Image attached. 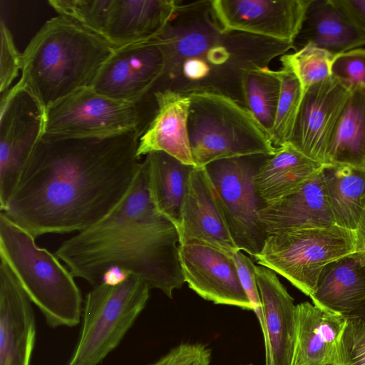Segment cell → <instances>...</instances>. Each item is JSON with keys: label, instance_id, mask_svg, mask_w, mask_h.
<instances>
[{"label": "cell", "instance_id": "obj_1", "mask_svg": "<svg viewBox=\"0 0 365 365\" xmlns=\"http://www.w3.org/2000/svg\"><path fill=\"white\" fill-rule=\"evenodd\" d=\"M143 133L41 138L5 207L9 219L35 239L81 232L110 214L130 190L142 165Z\"/></svg>", "mask_w": 365, "mask_h": 365}, {"label": "cell", "instance_id": "obj_2", "mask_svg": "<svg viewBox=\"0 0 365 365\" xmlns=\"http://www.w3.org/2000/svg\"><path fill=\"white\" fill-rule=\"evenodd\" d=\"M55 255L74 277L93 287L112 271L135 276L170 298L185 282L178 232L151 201L143 160L122 202L101 220L63 241Z\"/></svg>", "mask_w": 365, "mask_h": 365}, {"label": "cell", "instance_id": "obj_3", "mask_svg": "<svg viewBox=\"0 0 365 365\" xmlns=\"http://www.w3.org/2000/svg\"><path fill=\"white\" fill-rule=\"evenodd\" d=\"M165 66L152 93L215 92L244 103L242 83L250 71L268 67L294 44L224 30L210 1L182 4L156 37Z\"/></svg>", "mask_w": 365, "mask_h": 365}, {"label": "cell", "instance_id": "obj_4", "mask_svg": "<svg viewBox=\"0 0 365 365\" xmlns=\"http://www.w3.org/2000/svg\"><path fill=\"white\" fill-rule=\"evenodd\" d=\"M115 47L63 16L48 20L22 53L21 78L26 89L46 110L85 88H92Z\"/></svg>", "mask_w": 365, "mask_h": 365}, {"label": "cell", "instance_id": "obj_5", "mask_svg": "<svg viewBox=\"0 0 365 365\" xmlns=\"http://www.w3.org/2000/svg\"><path fill=\"white\" fill-rule=\"evenodd\" d=\"M0 260L51 327H74L82 314V296L74 277L35 238L0 212Z\"/></svg>", "mask_w": 365, "mask_h": 365}, {"label": "cell", "instance_id": "obj_6", "mask_svg": "<svg viewBox=\"0 0 365 365\" xmlns=\"http://www.w3.org/2000/svg\"><path fill=\"white\" fill-rule=\"evenodd\" d=\"M188 96V132L196 167L224 159L275 153L277 148L269 135L243 104L215 92Z\"/></svg>", "mask_w": 365, "mask_h": 365}, {"label": "cell", "instance_id": "obj_7", "mask_svg": "<svg viewBox=\"0 0 365 365\" xmlns=\"http://www.w3.org/2000/svg\"><path fill=\"white\" fill-rule=\"evenodd\" d=\"M149 290L133 275L93 287L84 302L81 334L68 365H98L119 345L142 312Z\"/></svg>", "mask_w": 365, "mask_h": 365}, {"label": "cell", "instance_id": "obj_8", "mask_svg": "<svg viewBox=\"0 0 365 365\" xmlns=\"http://www.w3.org/2000/svg\"><path fill=\"white\" fill-rule=\"evenodd\" d=\"M155 110L153 94L130 102L108 98L92 88H85L46 110L41 138L106 137L133 130L143 134Z\"/></svg>", "mask_w": 365, "mask_h": 365}, {"label": "cell", "instance_id": "obj_9", "mask_svg": "<svg viewBox=\"0 0 365 365\" xmlns=\"http://www.w3.org/2000/svg\"><path fill=\"white\" fill-rule=\"evenodd\" d=\"M357 251L354 235L336 225L267 235L253 258L310 297L329 262Z\"/></svg>", "mask_w": 365, "mask_h": 365}, {"label": "cell", "instance_id": "obj_10", "mask_svg": "<svg viewBox=\"0 0 365 365\" xmlns=\"http://www.w3.org/2000/svg\"><path fill=\"white\" fill-rule=\"evenodd\" d=\"M268 156L224 159L205 166L235 245L252 257L261 251L267 237L259 217L264 205L257 195L254 176Z\"/></svg>", "mask_w": 365, "mask_h": 365}, {"label": "cell", "instance_id": "obj_11", "mask_svg": "<svg viewBox=\"0 0 365 365\" xmlns=\"http://www.w3.org/2000/svg\"><path fill=\"white\" fill-rule=\"evenodd\" d=\"M44 115L32 95L16 84L1 94V210L6 205L26 162L43 135Z\"/></svg>", "mask_w": 365, "mask_h": 365}, {"label": "cell", "instance_id": "obj_12", "mask_svg": "<svg viewBox=\"0 0 365 365\" xmlns=\"http://www.w3.org/2000/svg\"><path fill=\"white\" fill-rule=\"evenodd\" d=\"M311 0H211L224 30L293 43Z\"/></svg>", "mask_w": 365, "mask_h": 365}, {"label": "cell", "instance_id": "obj_13", "mask_svg": "<svg viewBox=\"0 0 365 365\" xmlns=\"http://www.w3.org/2000/svg\"><path fill=\"white\" fill-rule=\"evenodd\" d=\"M164 66L156 38L118 47L101 69L92 88L113 99L138 101L152 94Z\"/></svg>", "mask_w": 365, "mask_h": 365}, {"label": "cell", "instance_id": "obj_14", "mask_svg": "<svg viewBox=\"0 0 365 365\" xmlns=\"http://www.w3.org/2000/svg\"><path fill=\"white\" fill-rule=\"evenodd\" d=\"M350 90L331 76L306 89L288 143L312 160L325 165L327 149Z\"/></svg>", "mask_w": 365, "mask_h": 365}, {"label": "cell", "instance_id": "obj_15", "mask_svg": "<svg viewBox=\"0 0 365 365\" xmlns=\"http://www.w3.org/2000/svg\"><path fill=\"white\" fill-rule=\"evenodd\" d=\"M185 282L205 300L253 311L242 288L232 254L197 241L179 244Z\"/></svg>", "mask_w": 365, "mask_h": 365}, {"label": "cell", "instance_id": "obj_16", "mask_svg": "<svg viewBox=\"0 0 365 365\" xmlns=\"http://www.w3.org/2000/svg\"><path fill=\"white\" fill-rule=\"evenodd\" d=\"M178 235L179 244L197 241L231 254L239 250L205 167H195L191 173Z\"/></svg>", "mask_w": 365, "mask_h": 365}, {"label": "cell", "instance_id": "obj_17", "mask_svg": "<svg viewBox=\"0 0 365 365\" xmlns=\"http://www.w3.org/2000/svg\"><path fill=\"white\" fill-rule=\"evenodd\" d=\"M255 277L263 309L265 365H293L297 339L294 299L273 270L257 266Z\"/></svg>", "mask_w": 365, "mask_h": 365}, {"label": "cell", "instance_id": "obj_18", "mask_svg": "<svg viewBox=\"0 0 365 365\" xmlns=\"http://www.w3.org/2000/svg\"><path fill=\"white\" fill-rule=\"evenodd\" d=\"M31 302L0 260V365H30L36 340Z\"/></svg>", "mask_w": 365, "mask_h": 365}, {"label": "cell", "instance_id": "obj_19", "mask_svg": "<svg viewBox=\"0 0 365 365\" xmlns=\"http://www.w3.org/2000/svg\"><path fill=\"white\" fill-rule=\"evenodd\" d=\"M153 94L156 110L139 139L138 157L163 152L184 164L195 166L188 132L189 96L169 89L158 90Z\"/></svg>", "mask_w": 365, "mask_h": 365}, {"label": "cell", "instance_id": "obj_20", "mask_svg": "<svg viewBox=\"0 0 365 365\" xmlns=\"http://www.w3.org/2000/svg\"><path fill=\"white\" fill-rule=\"evenodd\" d=\"M259 217L267 235L336 225L325 196L322 170L294 192L261 208Z\"/></svg>", "mask_w": 365, "mask_h": 365}, {"label": "cell", "instance_id": "obj_21", "mask_svg": "<svg viewBox=\"0 0 365 365\" xmlns=\"http://www.w3.org/2000/svg\"><path fill=\"white\" fill-rule=\"evenodd\" d=\"M175 0H111L103 38L115 48L158 36L174 16Z\"/></svg>", "mask_w": 365, "mask_h": 365}, {"label": "cell", "instance_id": "obj_22", "mask_svg": "<svg viewBox=\"0 0 365 365\" xmlns=\"http://www.w3.org/2000/svg\"><path fill=\"white\" fill-rule=\"evenodd\" d=\"M297 339L293 365H338L347 318L308 302L296 305Z\"/></svg>", "mask_w": 365, "mask_h": 365}, {"label": "cell", "instance_id": "obj_23", "mask_svg": "<svg viewBox=\"0 0 365 365\" xmlns=\"http://www.w3.org/2000/svg\"><path fill=\"white\" fill-rule=\"evenodd\" d=\"M306 45L336 56L365 45V33L354 22L339 0H311L294 42V49Z\"/></svg>", "mask_w": 365, "mask_h": 365}, {"label": "cell", "instance_id": "obj_24", "mask_svg": "<svg viewBox=\"0 0 365 365\" xmlns=\"http://www.w3.org/2000/svg\"><path fill=\"white\" fill-rule=\"evenodd\" d=\"M309 297L316 306L346 317L365 300V252L327 263Z\"/></svg>", "mask_w": 365, "mask_h": 365}, {"label": "cell", "instance_id": "obj_25", "mask_svg": "<svg viewBox=\"0 0 365 365\" xmlns=\"http://www.w3.org/2000/svg\"><path fill=\"white\" fill-rule=\"evenodd\" d=\"M322 172L334 223L354 235L359 251L365 239V170L324 165Z\"/></svg>", "mask_w": 365, "mask_h": 365}, {"label": "cell", "instance_id": "obj_26", "mask_svg": "<svg viewBox=\"0 0 365 365\" xmlns=\"http://www.w3.org/2000/svg\"><path fill=\"white\" fill-rule=\"evenodd\" d=\"M324 165L312 160L287 143L277 148L257 170L254 181L264 207L294 192L317 175Z\"/></svg>", "mask_w": 365, "mask_h": 365}, {"label": "cell", "instance_id": "obj_27", "mask_svg": "<svg viewBox=\"0 0 365 365\" xmlns=\"http://www.w3.org/2000/svg\"><path fill=\"white\" fill-rule=\"evenodd\" d=\"M143 161L153 204L179 232L188 182L195 166L184 164L163 152L150 153Z\"/></svg>", "mask_w": 365, "mask_h": 365}, {"label": "cell", "instance_id": "obj_28", "mask_svg": "<svg viewBox=\"0 0 365 365\" xmlns=\"http://www.w3.org/2000/svg\"><path fill=\"white\" fill-rule=\"evenodd\" d=\"M325 165L365 170V86H354L329 143Z\"/></svg>", "mask_w": 365, "mask_h": 365}, {"label": "cell", "instance_id": "obj_29", "mask_svg": "<svg viewBox=\"0 0 365 365\" xmlns=\"http://www.w3.org/2000/svg\"><path fill=\"white\" fill-rule=\"evenodd\" d=\"M242 93L245 107L270 138L280 93L276 71L265 67L249 71L243 80Z\"/></svg>", "mask_w": 365, "mask_h": 365}, {"label": "cell", "instance_id": "obj_30", "mask_svg": "<svg viewBox=\"0 0 365 365\" xmlns=\"http://www.w3.org/2000/svg\"><path fill=\"white\" fill-rule=\"evenodd\" d=\"M276 73L280 81V93L271 141L275 148L289 142L303 97L301 83L288 67L282 66Z\"/></svg>", "mask_w": 365, "mask_h": 365}, {"label": "cell", "instance_id": "obj_31", "mask_svg": "<svg viewBox=\"0 0 365 365\" xmlns=\"http://www.w3.org/2000/svg\"><path fill=\"white\" fill-rule=\"evenodd\" d=\"M335 56L326 50L306 45L292 53L280 57L282 66L289 68L299 79L303 91L331 76V65Z\"/></svg>", "mask_w": 365, "mask_h": 365}, {"label": "cell", "instance_id": "obj_32", "mask_svg": "<svg viewBox=\"0 0 365 365\" xmlns=\"http://www.w3.org/2000/svg\"><path fill=\"white\" fill-rule=\"evenodd\" d=\"M48 3L59 16L103 38L111 0H50Z\"/></svg>", "mask_w": 365, "mask_h": 365}, {"label": "cell", "instance_id": "obj_33", "mask_svg": "<svg viewBox=\"0 0 365 365\" xmlns=\"http://www.w3.org/2000/svg\"><path fill=\"white\" fill-rule=\"evenodd\" d=\"M346 318L339 343L338 365H365V320Z\"/></svg>", "mask_w": 365, "mask_h": 365}, {"label": "cell", "instance_id": "obj_34", "mask_svg": "<svg viewBox=\"0 0 365 365\" xmlns=\"http://www.w3.org/2000/svg\"><path fill=\"white\" fill-rule=\"evenodd\" d=\"M331 76L350 88L365 86V49H352L334 56Z\"/></svg>", "mask_w": 365, "mask_h": 365}, {"label": "cell", "instance_id": "obj_35", "mask_svg": "<svg viewBox=\"0 0 365 365\" xmlns=\"http://www.w3.org/2000/svg\"><path fill=\"white\" fill-rule=\"evenodd\" d=\"M0 93L7 92L21 70L22 53H20L7 26L1 21Z\"/></svg>", "mask_w": 365, "mask_h": 365}, {"label": "cell", "instance_id": "obj_36", "mask_svg": "<svg viewBox=\"0 0 365 365\" xmlns=\"http://www.w3.org/2000/svg\"><path fill=\"white\" fill-rule=\"evenodd\" d=\"M232 256L237 267L241 285L252 305L253 312H255L258 319L263 333L264 329L263 309L255 277L257 266L241 250L234 252Z\"/></svg>", "mask_w": 365, "mask_h": 365}, {"label": "cell", "instance_id": "obj_37", "mask_svg": "<svg viewBox=\"0 0 365 365\" xmlns=\"http://www.w3.org/2000/svg\"><path fill=\"white\" fill-rule=\"evenodd\" d=\"M211 351L200 343H182L150 365H210Z\"/></svg>", "mask_w": 365, "mask_h": 365}, {"label": "cell", "instance_id": "obj_38", "mask_svg": "<svg viewBox=\"0 0 365 365\" xmlns=\"http://www.w3.org/2000/svg\"><path fill=\"white\" fill-rule=\"evenodd\" d=\"M354 22L365 33V0H339Z\"/></svg>", "mask_w": 365, "mask_h": 365}, {"label": "cell", "instance_id": "obj_39", "mask_svg": "<svg viewBox=\"0 0 365 365\" xmlns=\"http://www.w3.org/2000/svg\"><path fill=\"white\" fill-rule=\"evenodd\" d=\"M346 317H358L365 320V300Z\"/></svg>", "mask_w": 365, "mask_h": 365}, {"label": "cell", "instance_id": "obj_40", "mask_svg": "<svg viewBox=\"0 0 365 365\" xmlns=\"http://www.w3.org/2000/svg\"><path fill=\"white\" fill-rule=\"evenodd\" d=\"M247 365H252V364H247Z\"/></svg>", "mask_w": 365, "mask_h": 365}]
</instances>
